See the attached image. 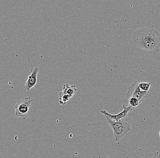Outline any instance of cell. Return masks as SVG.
<instances>
[{"label": "cell", "instance_id": "cell-9", "mask_svg": "<svg viewBox=\"0 0 160 158\" xmlns=\"http://www.w3.org/2000/svg\"><path fill=\"white\" fill-rule=\"evenodd\" d=\"M152 85L151 82H139L138 86L141 91H149Z\"/></svg>", "mask_w": 160, "mask_h": 158}, {"label": "cell", "instance_id": "cell-1", "mask_svg": "<svg viewBox=\"0 0 160 158\" xmlns=\"http://www.w3.org/2000/svg\"><path fill=\"white\" fill-rule=\"evenodd\" d=\"M132 41L135 47L142 49L151 55L160 52V34L153 27L136 30L133 35Z\"/></svg>", "mask_w": 160, "mask_h": 158}, {"label": "cell", "instance_id": "cell-10", "mask_svg": "<svg viewBox=\"0 0 160 158\" xmlns=\"http://www.w3.org/2000/svg\"></svg>", "mask_w": 160, "mask_h": 158}, {"label": "cell", "instance_id": "cell-8", "mask_svg": "<svg viewBox=\"0 0 160 158\" xmlns=\"http://www.w3.org/2000/svg\"><path fill=\"white\" fill-rule=\"evenodd\" d=\"M72 98L71 96L63 94L61 91L59 93V102L62 105H65L67 102Z\"/></svg>", "mask_w": 160, "mask_h": 158}, {"label": "cell", "instance_id": "cell-11", "mask_svg": "<svg viewBox=\"0 0 160 158\" xmlns=\"http://www.w3.org/2000/svg\"></svg>", "mask_w": 160, "mask_h": 158}, {"label": "cell", "instance_id": "cell-2", "mask_svg": "<svg viewBox=\"0 0 160 158\" xmlns=\"http://www.w3.org/2000/svg\"><path fill=\"white\" fill-rule=\"evenodd\" d=\"M104 116L113 132L115 141H119L120 139L126 135L131 130L132 128L131 125L126 122L125 119L116 121L111 119L106 116Z\"/></svg>", "mask_w": 160, "mask_h": 158}, {"label": "cell", "instance_id": "cell-3", "mask_svg": "<svg viewBox=\"0 0 160 158\" xmlns=\"http://www.w3.org/2000/svg\"><path fill=\"white\" fill-rule=\"evenodd\" d=\"M34 99H32L30 96L25 97L23 99H18L15 102V116L20 117L23 120L28 118V114L31 107L32 102Z\"/></svg>", "mask_w": 160, "mask_h": 158}, {"label": "cell", "instance_id": "cell-5", "mask_svg": "<svg viewBox=\"0 0 160 158\" xmlns=\"http://www.w3.org/2000/svg\"><path fill=\"white\" fill-rule=\"evenodd\" d=\"M123 110L119 113L116 114H112L106 111L105 110H102L100 111V113L102 114L104 116L114 121H119L120 120L124 119L127 117L129 112L131 111V108L130 106H126L125 105H122Z\"/></svg>", "mask_w": 160, "mask_h": 158}, {"label": "cell", "instance_id": "cell-7", "mask_svg": "<svg viewBox=\"0 0 160 158\" xmlns=\"http://www.w3.org/2000/svg\"><path fill=\"white\" fill-rule=\"evenodd\" d=\"M78 89L75 85H70L69 84L66 83L63 86L62 90V92L63 94L69 95L71 97H72L77 92Z\"/></svg>", "mask_w": 160, "mask_h": 158}, {"label": "cell", "instance_id": "cell-4", "mask_svg": "<svg viewBox=\"0 0 160 158\" xmlns=\"http://www.w3.org/2000/svg\"><path fill=\"white\" fill-rule=\"evenodd\" d=\"M139 82H134L128 88V92L126 95V98L134 97L136 98L140 104L145 100L149 94L150 91H141L138 86Z\"/></svg>", "mask_w": 160, "mask_h": 158}, {"label": "cell", "instance_id": "cell-6", "mask_svg": "<svg viewBox=\"0 0 160 158\" xmlns=\"http://www.w3.org/2000/svg\"><path fill=\"white\" fill-rule=\"evenodd\" d=\"M38 67H35L32 68L31 69V74L29 75L28 79L25 83L24 87L28 91H29L30 90L34 87L37 83V78L38 74Z\"/></svg>", "mask_w": 160, "mask_h": 158}]
</instances>
